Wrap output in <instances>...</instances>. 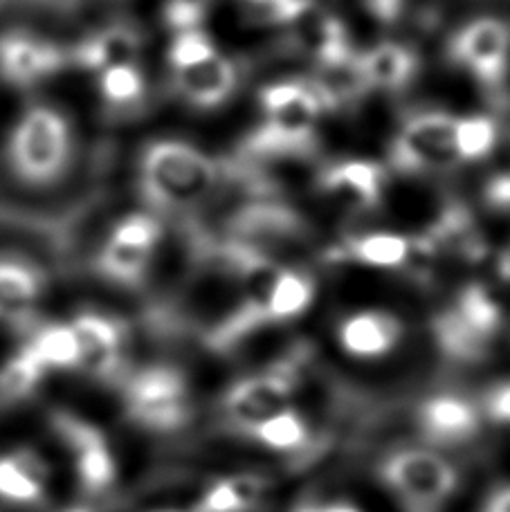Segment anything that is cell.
Returning <instances> with one entry per match:
<instances>
[{"label":"cell","instance_id":"e0dca14e","mask_svg":"<svg viewBox=\"0 0 510 512\" xmlns=\"http://www.w3.org/2000/svg\"><path fill=\"white\" fill-rule=\"evenodd\" d=\"M315 299V286L313 281L304 277L302 272L293 270H279L277 279L272 281L270 290L261 301L266 319H275V322H288L304 313V310L313 304Z\"/></svg>","mask_w":510,"mask_h":512},{"label":"cell","instance_id":"83f0119b","mask_svg":"<svg viewBox=\"0 0 510 512\" xmlns=\"http://www.w3.org/2000/svg\"><path fill=\"white\" fill-rule=\"evenodd\" d=\"M481 512H510V486H504L497 492H493Z\"/></svg>","mask_w":510,"mask_h":512},{"label":"cell","instance_id":"7402d4cb","mask_svg":"<svg viewBox=\"0 0 510 512\" xmlns=\"http://www.w3.org/2000/svg\"><path fill=\"white\" fill-rule=\"evenodd\" d=\"M497 142V126L490 117L470 115L457 120V153L459 162L481 160L493 151Z\"/></svg>","mask_w":510,"mask_h":512},{"label":"cell","instance_id":"277c9868","mask_svg":"<svg viewBox=\"0 0 510 512\" xmlns=\"http://www.w3.org/2000/svg\"><path fill=\"white\" fill-rule=\"evenodd\" d=\"M169 61L182 97L191 104L212 108L225 102L236 84L232 61L200 30H185L173 41Z\"/></svg>","mask_w":510,"mask_h":512},{"label":"cell","instance_id":"8992f818","mask_svg":"<svg viewBox=\"0 0 510 512\" xmlns=\"http://www.w3.org/2000/svg\"><path fill=\"white\" fill-rule=\"evenodd\" d=\"M68 61L66 48L41 32L16 27L0 34V84L18 93L39 90Z\"/></svg>","mask_w":510,"mask_h":512},{"label":"cell","instance_id":"d4e9b609","mask_svg":"<svg viewBox=\"0 0 510 512\" xmlns=\"http://www.w3.org/2000/svg\"><path fill=\"white\" fill-rule=\"evenodd\" d=\"M194 512H243V510L234 497L230 483H227V479H221L212 483V488L200 497Z\"/></svg>","mask_w":510,"mask_h":512},{"label":"cell","instance_id":"6da1fadb","mask_svg":"<svg viewBox=\"0 0 510 512\" xmlns=\"http://www.w3.org/2000/svg\"><path fill=\"white\" fill-rule=\"evenodd\" d=\"M79 133L66 108L48 99H27L0 137V162L16 187L43 194L59 187L77 162Z\"/></svg>","mask_w":510,"mask_h":512},{"label":"cell","instance_id":"ffe728a7","mask_svg":"<svg viewBox=\"0 0 510 512\" xmlns=\"http://www.w3.org/2000/svg\"><path fill=\"white\" fill-rule=\"evenodd\" d=\"M248 436L275 452H295L308 443V427L297 411L286 407L263 423L254 425Z\"/></svg>","mask_w":510,"mask_h":512},{"label":"cell","instance_id":"7c38bea8","mask_svg":"<svg viewBox=\"0 0 510 512\" xmlns=\"http://www.w3.org/2000/svg\"><path fill=\"white\" fill-rule=\"evenodd\" d=\"M454 59L486 81H502L510 54V32L497 18H477L463 27L452 45Z\"/></svg>","mask_w":510,"mask_h":512},{"label":"cell","instance_id":"44dd1931","mask_svg":"<svg viewBox=\"0 0 510 512\" xmlns=\"http://www.w3.org/2000/svg\"><path fill=\"white\" fill-rule=\"evenodd\" d=\"M97 86L108 104L131 106L140 102L144 95V75L133 61L115 63V66L99 70Z\"/></svg>","mask_w":510,"mask_h":512},{"label":"cell","instance_id":"d6986e66","mask_svg":"<svg viewBox=\"0 0 510 512\" xmlns=\"http://www.w3.org/2000/svg\"><path fill=\"white\" fill-rule=\"evenodd\" d=\"M353 259L371 268H400L412 259V241L396 232H371L353 243Z\"/></svg>","mask_w":510,"mask_h":512},{"label":"cell","instance_id":"ba28073f","mask_svg":"<svg viewBox=\"0 0 510 512\" xmlns=\"http://www.w3.org/2000/svg\"><path fill=\"white\" fill-rule=\"evenodd\" d=\"M457 120L448 113H421L412 117L394 144V162L400 169H445L459 162Z\"/></svg>","mask_w":510,"mask_h":512},{"label":"cell","instance_id":"603a6c76","mask_svg":"<svg viewBox=\"0 0 510 512\" xmlns=\"http://www.w3.org/2000/svg\"><path fill=\"white\" fill-rule=\"evenodd\" d=\"M81 474L90 488L102 490L115 479V463L111 452L97 434L84 436V452H81Z\"/></svg>","mask_w":510,"mask_h":512},{"label":"cell","instance_id":"4316f807","mask_svg":"<svg viewBox=\"0 0 510 512\" xmlns=\"http://www.w3.org/2000/svg\"><path fill=\"white\" fill-rule=\"evenodd\" d=\"M488 203L502 212H510V176L495 178L486 191Z\"/></svg>","mask_w":510,"mask_h":512},{"label":"cell","instance_id":"5b68a950","mask_svg":"<svg viewBox=\"0 0 510 512\" xmlns=\"http://www.w3.org/2000/svg\"><path fill=\"white\" fill-rule=\"evenodd\" d=\"M50 297V274L34 256L0 250V335L23 333L36 324Z\"/></svg>","mask_w":510,"mask_h":512},{"label":"cell","instance_id":"9c48e42d","mask_svg":"<svg viewBox=\"0 0 510 512\" xmlns=\"http://www.w3.org/2000/svg\"><path fill=\"white\" fill-rule=\"evenodd\" d=\"M160 239L156 218L131 214L120 218L108 232L99 252V270L108 279L131 283L138 281L151 261Z\"/></svg>","mask_w":510,"mask_h":512},{"label":"cell","instance_id":"9a60e30c","mask_svg":"<svg viewBox=\"0 0 510 512\" xmlns=\"http://www.w3.org/2000/svg\"><path fill=\"white\" fill-rule=\"evenodd\" d=\"M385 173L376 162L346 160L324 173L322 189L335 205L346 209H369L380 200Z\"/></svg>","mask_w":510,"mask_h":512},{"label":"cell","instance_id":"f546056e","mask_svg":"<svg viewBox=\"0 0 510 512\" xmlns=\"http://www.w3.org/2000/svg\"><path fill=\"white\" fill-rule=\"evenodd\" d=\"M165 512H185V510H165Z\"/></svg>","mask_w":510,"mask_h":512},{"label":"cell","instance_id":"484cf974","mask_svg":"<svg viewBox=\"0 0 510 512\" xmlns=\"http://www.w3.org/2000/svg\"><path fill=\"white\" fill-rule=\"evenodd\" d=\"M486 411L497 423H510V382L493 389L486 400Z\"/></svg>","mask_w":510,"mask_h":512},{"label":"cell","instance_id":"52a82bcc","mask_svg":"<svg viewBox=\"0 0 510 512\" xmlns=\"http://www.w3.org/2000/svg\"><path fill=\"white\" fill-rule=\"evenodd\" d=\"M129 414L142 427L171 432L187 423L189 391L187 380L173 367H149L126 387Z\"/></svg>","mask_w":510,"mask_h":512},{"label":"cell","instance_id":"3957f363","mask_svg":"<svg viewBox=\"0 0 510 512\" xmlns=\"http://www.w3.org/2000/svg\"><path fill=\"white\" fill-rule=\"evenodd\" d=\"M380 481L409 512H434L459 486V472L441 454L405 447L380 463Z\"/></svg>","mask_w":510,"mask_h":512},{"label":"cell","instance_id":"ac0fdd59","mask_svg":"<svg viewBox=\"0 0 510 512\" xmlns=\"http://www.w3.org/2000/svg\"><path fill=\"white\" fill-rule=\"evenodd\" d=\"M414 72V59L405 48L385 43L360 61V75L380 88L405 86Z\"/></svg>","mask_w":510,"mask_h":512},{"label":"cell","instance_id":"8fae6325","mask_svg":"<svg viewBox=\"0 0 510 512\" xmlns=\"http://www.w3.org/2000/svg\"><path fill=\"white\" fill-rule=\"evenodd\" d=\"M295 391V376L290 369H272L259 376L236 382L225 396L227 420L248 434L254 425L275 416L288 407V400Z\"/></svg>","mask_w":510,"mask_h":512},{"label":"cell","instance_id":"2e32d148","mask_svg":"<svg viewBox=\"0 0 510 512\" xmlns=\"http://www.w3.org/2000/svg\"><path fill=\"white\" fill-rule=\"evenodd\" d=\"M70 328L77 337L79 364H84L97 376H111L122 353L120 326L104 315L86 313L79 315Z\"/></svg>","mask_w":510,"mask_h":512},{"label":"cell","instance_id":"cb8c5ba5","mask_svg":"<svg viewBox=\"0 0 510 512\" xmlns=\"http://www.w3.org/2000/svg\"><path fill=\"white\" fill-rule=\"evenodd\" d=\"M227 483H230L234 497L239 501L243 512L257 508L259 501L263 499V492H266V481H263L259 474L252 472H241L234 474V477H227Z\"/></svg>","mask_w":510,"mask_h":512},{"label":"cell","instance_id":"5bb4252c","mask_svg":"<svg viewBox=\"0 0 510 512\" xmlns=\"http://www.w3.org/2000/svg\"><path fill=\"white\" fill-rule=\"evenodd\" d=\"M418 425L427 441L439 445L463 443L477 434L479 414L472 402L452 393H441L423 402Z\"/></svg>","mask_w":510,"mask_h":512},{"label":"cell","instance_id":"7a4b0ae2","mask_svg":"<svg viewBox=\"0 0 510 512\" xmlns=\"http://www.w3.org/2000/svg\"><path fill=\"white\" fill-rule=\"evenodd\" d=\"M144 191L162 207H187L212 191V158L185 140L153 142L142 158Z\"/></svg>","mask_w":510,"mask_h":512},{"label":"cell","instance_id":"f1b7e54d","mask_svg":"<svg viewBox=\"0 0 510 512\" xmlns=\"http://www.w3.org/2000/svg\"><path fill=\"white\" fill-rule=\"evenodd\" d=\"M293 512H362L360 508L349 506V504H326V506H315V504H304L295 508Z\"/></svg>","mask_w":510,"mask_h":512},{"label":"cell","instance_id":"4fadbf2b","mask_svg":"<svg viewBox=\"0 0 510 512\" xmlns=\"http://www.w3.org/2000/svg\"><path fill=\"white\" fill-rule=\"evenodd\" d=\"M263 111L268 115V135L275 146L281 142H299L311 133L320 117V99L299 84H275L261 95Z\"/></svg>","mask_w":510,"mask_h":512},{"label":"cell","instance_id":"30bf717a","mask_svg":"<svg viewBox=\"0 0 510 512\" xmlns=\"http://www.w3.org/2000/svg\"><path fill=\"white\" fill-rule=\"evenodd\" d=\"M405 319L391 308H355L335 324L340 349L355 360H382L403 344Z\"/></svg>","mask_w":510,"mask_h":512}]
</instances>
